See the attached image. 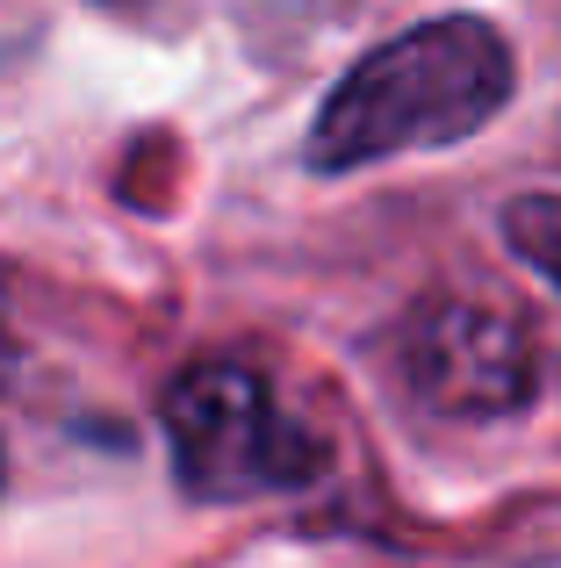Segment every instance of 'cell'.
Wrapping results in <instances>:
<instances>
[{"instance_id":"cell-1","label":"cell","mask_w":561,"mask_h":568,"mask_svg":"<svg viewBox=\"0 0 561 568\" xmlns=\"http://www.w3.org/2000/svg\"><path fill=\"white\" fill-rule=\"evenodd\" d=\"M519 87V58L482 14H439L375 43L324 94L303 159L317 173H360L375 159L439 152L490 123Z\"/></svg>"},{"instance_id":"cell-2","label":"cell","mask_w":561,"mask_h":568,"mask_svg":"<svg viewBox=\"0 0 561 568\" xmlns=\"http://www.w3.org/2000/svg\"><path fill=\"white\" fill-rule=\"evenodd\" d=\"M159 425L173 446V475L187 497L238 504V497H280V489H309L332 468V446L317 425L274 396L267 375L238 361H202L159 403Z\"/></svg>"},{"instance_id":"cell-3","label":"cell","mask_w":561,"mask_h":568,"mask_svg":"<svg viewBox=\"0 0 561 568\" xmlns=\"http://www.w3.org/2000/svg\"><path fill=\"white\" fill-rule=\"evenodd\" d=\"M404 388L425 403L432 417H461V425H490L533 403L540 361L526 346L519 324H504L497 310L476 303H432L404 324L396 346Z\"/></svg>"},{"instance_id":"cell-4","label":"cell","mask_w":561,"mask_h":568,"mask_svg":"<svg viewBox=\"0 0 561 568\" xmlns=\"http://www.w3.org/2000/svg\"><path fill=\"white\" fill-rule=\"evenodd\" d=\"M504 245L561 295V194H519L504 209Z\"/></svg>"},{"instance_id":"cell-5","label":"cell","mask_w":561,"mask_h":568,"mask_svg":"<svg viewBox=\"0 0 561 568\" xmlns=\"http://www.w3.org/2000/svg\"><path fill=\"white\" fill-rule=\"evenodd\" d=\"M14 375V332H8V288H0V382Z\"/></svg>"},{"instance_id":"cell-6","label":"cell","mask_w":561,"mask_h":568,"mask_svg":"<svg viewBox=\"0 0 561 568\" xmlns=\"http://www.w3.org/2000/svg\"><path fill=\"white\" fill-rule=\"evenodd\" d=\"M0 475H8V468H0Z\"/></svg>"}]
</instances>
